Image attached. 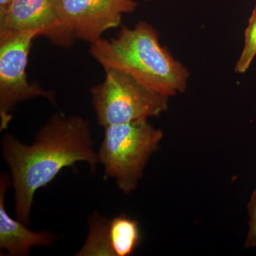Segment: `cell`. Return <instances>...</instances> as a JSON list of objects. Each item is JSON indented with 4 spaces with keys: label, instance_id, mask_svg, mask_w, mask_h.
Wrapping results in <instances>:
<instances>
[{
    "label": "cell",
    "instance_id": "ba28073f",
    "mask_svg": "<svg viewBox=\"0 0 256 256\" xmlns=\"http://www.w3.org/2000/svg\"><path fill=\"white\" fill-rule=\"evenodd\" d=\"M86 242L78 256H130L141 242L138 220L126 214L111 218L94 214L89 222Z\"/></svg>",
    "mask_w": 256,
    "mask_h": 256
},
{
    "label": "cell",
    "instance_id": "5b68a950",
    "mask_svg": "<svg viewBox=\"0 0 256 256\" xmlns=\"http://www.w3.org/2000/svg\"><path fill=\"white\" fill-rule=\"evenodd\" d=\"M36 32H21L0 35V129L12 120V111L20 102L44 97L55 104L54 94L28 82L26 69Z\"/></svg>",
    "mask_w": 256,
    "mask_h": 256
},
{
    "label": "cell",
    "instance_id": "8fae6325",
    "mask_svg": "<svg viewBox=\"0 0 256 256\" xmlns=\"http://www.w3.org/2000/svg\"><path fill=\"white\" fill-rule=\"evenodd\" d=\"M248 229L244 246L252 248L256 246V188L252 192L248 204Z\"/></svg>",
    "mask_w": 256,
    "mask_h": 256
},
{
    "label": "cell",
    "instance_id": "8992f818",
    "mask_svg": "<svg viewBox=\"0 0 256 256\" xmlns=\"http://www.w3.org/2000/svg\"><path fill=\"white\" fill-rule=\"evenodd\" d=\"M34 32L56 46H72L76 38L64 22L60 0H13L0 16V35Z\"/></svg>",
    "mask_w": 256,
    "mask_h": 256
},
{
    "label": "cell",
    "instance_id": "6da1fadb",
    "mask_svg": "<svg viewBox=\"0 0 256 256\" xmlns=\"http://www.w3.org/2000/svg\"><path fill=\"white\" fill-rule=\"evenodd\" d=\"M2 152L12 174L15 213L26 225L30 222L34 198L64 168L86 162L95 172L98 162L88 120L57 112L36 133L31 144L4 134Z\"/></svg>",
    "mask_w": 256,
    "mask_h": 256
},
{
    "label": "cell",
    "instance_id": "7a4b0ae2",
    "mask_svg": "<svg viewBox=\"0 0 256 256\" xmlns=\"http://www.w3.org/2000/svg\"><path fill=\"white\" fill-rule=\"evenodd\" d=\"M90 54L104 70L126 72L144 86L168 97L184 92L190 72L162 46L156 28L146 22L122 26L116 38L92 44Z\"/></svg>",
    "mask_w": 256,
    "mask_h": 256
},
{
    "label": "cell",
    "instance_id": "277c9868",
    "mask_svg": "<svg viewBox=\"0 0 256 256\" xmlns=\"http://www.w3.org/2000/svg\"><path fill=\"white\" fill-rule=\"evenodd\" d=\"M105 73L104 82L90 90L99 126L148 120L168 110V96L148 88L122 70L108 68Z\"/></svg>",
    "mask_w": 256,
    "mask_h": 256
},
{
    "label": "cell",
    "instance_id": "30bf717a",
    "mask_svg": "<svg viewBox=\"0 0 256 256\" xmlns=\"http://www.w3.org/2000/svg\"><path fill=\"white\" fill-rule=\"evenodd\" d=\"M256 56V3L245 30V40L242 54L236 64L235 72L244 74Z\"/></svg>",
    "mask_w": 256,
    "mask_h": 256
},
{
    "label": "cell",
    "instance_id": "9c48e42d",
    "mask_svg": "<svg viewBox=\"0 0 256 256\" xmlns=\"http://www.w3.org/2000/svg\"><path fill=\"white\" fill-rule=\"evenodd\" d=\"M12 185L8 175L0 180V249L10 256H26L32 247L50 246L56 238L47 230L34 232L21 220L10 216L5 208V193Z\"/></svg>",
    "mask_w": 256,
    "mask_h": 256
},
{
    "label": "cell",
    "instance_id": "52a82bcc",
    "mask_svg": "<svg viewBox=\"0 0 256 256\" xmlns=\"http://www.w3.org/2000/svg\"><path fill=\"white\" fill-rule=\"evenodd\" d=\"M60 13L76 38L90 44L117 28L124 14L137 8L134 0H60Z\"/></svg>",
    "mask_w": 256,
    "mask_h": 256
},
{
    "label": "cell",
    "instance_id": "7c38bea8",
    "mask_svg": "<svg viewBox=\"0 0 256 256\" xmlns=\"http://www.w3.org/2000/svg\"><path fill=\"white\" fill-rule=\"evenodd\" d=\"M13 0H0V16L4 14Z\"/></svg>",
    "mask_w": 256,
    "mask_h": 256
},
{
    "label": "cell",
    "instance_id": "3957f363",
    "mask_svg": "<svg viewBox=\"0 0 256 256\" xmlns=\"http://www.w3.org/2000/svg\"><path fill=\"white\" fill-rule=\"evenodd\" d=\"M104 128L98 158L104 166V178L114 180L128 194L137 188L148 160L159 149L163 132L148 120Z\"/></svg>",
    "mask_w": 256,
    "mask_h": 256
},
{
    "label": "cell",
    "instance_id": "4fadbf2b",
    "mask_svg": "<svg viewBox=\"0 0 256 256\" xmlns=\"http://www.w3.org/2000/svg\"><path fill=\"white\" fill-rule=\"evenodd\" d=\"M143 1H149V0H143Z\"/></svg>",
    "mask_w": 256,
    "mask_h": 256
}]
</instances>
